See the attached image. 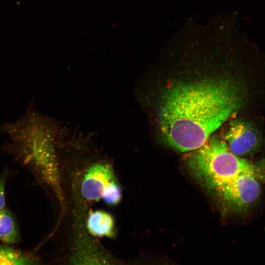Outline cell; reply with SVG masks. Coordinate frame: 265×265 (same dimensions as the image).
Wrapping results in <instances>:
<instances>
[{"label":"cell","mask_w":265,"mask_h":265,"mask_svg":"<svg viewBox=\"0 0 265 265\" xmlns=\"http://www.w3.org/2000/svg\"><path fill=\"white\" fill-rule=\"evenodd\" d=\"M243 86L232 79L178 83L163 94L159 110L161 136L180 152L195 151L242 106Z\"/></svg>","instance_id":"cell-1"},{"label":"cell","mask_w":265,"mask_h":265,"mask_svg":"<svg viewBox=\"0 0 265 265\" xmlns=\"http://www.w3.org/2000/svg\"><path fill=\"white\" fill-rule=\"evenodd\" d=\"M187 165L202 185L215 192L240 173L255 171V164L232 153L226 142L217 137L209 138L195 150Z\"/></svg>","instance_id":"cell-2"},{"label":"cell","mask_w":265,"mask_h":265,"mask_svg":"<svg viewBox=\"0 0 265 265\" xmlns=\"http://www.w3.org/2000/svg\"><path fill=\"white\" fill-rule=\"evenodd\" d=\"M68 265H167L159 255L151 254L132 261L121 260L91 237L75 241L68 253Z\"/></svg>","instance_id":"cell-3"},{"label":"cell","mask_w":265,"mask_h":265,"mask_svg":"<svg viewBox=\"0 0 265 265\" xmlns=\"http://www.w3.org/2000/svg\"><path fill=\"white\" fill-rule=\"evenodd\" d=\"M254 172L240 173L216 191L230 212L244 214L255 206L261 187Z\"/></svg>","instance_id":"cell-4"},{"label":"cell","mask_w":265,"mask_h":265,"mask_svg":"<svg viewBox=\"0 0 265 265\" xmlns=\"http://www.w3.org/2000/svg\"><path fill=\"white\" fill-rule=\"evenodd\" d=\"M112 165L103 161L94 162L83 171L79 184V194L90 203L102 199L106 191L118 184Z\"/></svg>","instance_id":"cell-5"},{"label":"cell","mask_w":265,"mask_h":265,"mask_svg":"<svg viewBox=\"0 0 265 265\" xmlns=\"http://www.w3.org/2000/svg\"><path fill=\"white\" fill-rule=\"evenodd\" d=\"M224 138L230 151L238 157L253 155L263 144L262 135L255 126L240 119L231 121Z\"/></svg>","instance_id":"cell-6"},{"label":"cell","mask_w":265,"mask_h":265,"mask_svg":"<svg viewBox=\"0 0 265 265\" xmlns=\"http://www.w3.org/2000/svg\"><path fill=\"white\" fill-rule=\"evenodd\" d=\"M85 228L92 237L113 238L116 235L113 216L102 210L91 211L84 221Z\"/></svg>","instance_id":"cell-7"},{"label":"cell","mask_w":265,"mask_h":265,"mask_svg":"<svg viewBox=\"0 0 265 265\" xmlns=\"http://www.w3.org/2000/svg\"><path fill=\"white\" fill-rule=\"evenodd\" d=\"M0 265H47L31 253L20 251L7 245L0 246Z\"/></svg>","instance_id":"cell-8"},{"label":"cell","mask_w":265,"mask_h":265,"mask_svg":"<svg viewBox=\"0 0 265 265\" xmlns=\"http://www.w3.org/2000/svg\"><path fill=\"white\" fill-rule=\"evenodd\" d=\"M0 240L6 244L18 243L20 237L14 217L8 210L0 211Z\"/></svg>","instance_id":"cell-9"},{"label":"cell","mask_w":265,"mask_h":265,"mask_svg":"<svg viewBox=\"0 0 265 265\" xmlns=\"http://www.w3.org/2000/svg\"><path fill=\"white\" fill-rule=\"evenodd\" d=\"M255 165V174L260 182L265 184V161Z\"/></svg>","instance_id":"cell-10"},{"label":"cell","mask_w":265,"mask_h":265,"mask_svg":"<svg viewBox=\"0 0 265 265\" xmlns=\"http://www.w3.org/2000/svg\"><path fill=\"white\" fill-rule=\"evenodd\" d=\"M5 182V180L4 178L0 179V211L4 208L5 204L4 194Z\"/></svg>","instance_id":"cell-11"}]
</instances>
